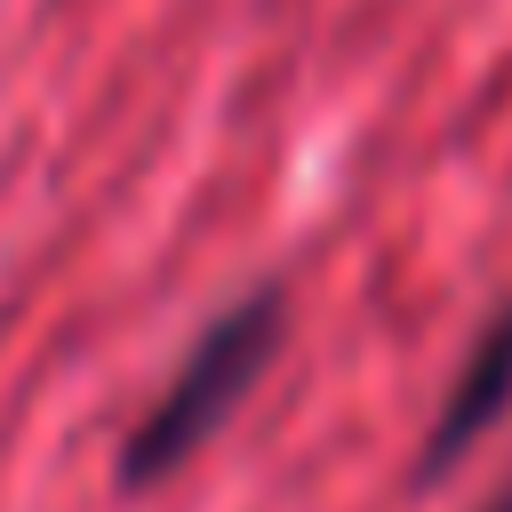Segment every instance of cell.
<instances>
[{
	"label": "cell",
	"mask_w": 512,
	"mask_h": 512,
	"mask_svg": "<svg viewBox=\"0 0 512 512\" xmlns=\"http://www.w3.org/2000/svg\"><path fill=\"white\" fill-rule=\"evenodd\" d=\"M280 336H288V296H280V280L232 296V304L200 328V344L176 360V376L160 384V400L128 424V440H120V456H112V480H120V488H160L176 464H192V456L224 432V416L256 392V376L272 368Z\"/></svg>",
	"instance_id": "6da1fadb"
},
{
	"label": "cell",
	"mask_w": 512,
	"mask_h": 512,
	"mask_svg": "<svg viewBox=\"0 0 512 512\" xmlns=\"http://www.w3.org/2000/svg\"><path fill=\"white\" fill-rule=\"evenodd\" d=\"M504 408H512V304H504L496 320H480V336H472V352H464V368H456V384H448V400H440V416H432V432H424L416 480H424V488L448 480V472L504 424Z\"/></svg>",
	"instance_id": "7a4b0ae2"
},
{
	"label": "cell",
	"mask_w": 512,
	"mask_h": 512,
	"mask_svg": "<svg viewBox=\"0 0 512 512\" xmlns=\"http://www.w3.org/2000/svg\"><path fill=\"white\" fill-rule=\"evenodd\" d=\"M488 512H512V488H504V496H496V504H488Z\"/></svg>",
	"instance_id": "3957f363"
}]
</instances>
